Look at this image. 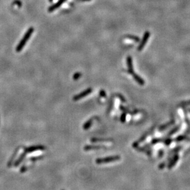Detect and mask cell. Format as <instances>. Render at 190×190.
Wrapping results in <instances>:
<instances>
[{"label":"cell","mask_w":190,"mask_h":190,"mask_svg":"<svg viewBox=\"0 0 190 190\" xmlns=\"http://www.w3.org/2000/svg\"><path fill=\"white\" fill-rule=\"evenodd\" d=\"M33 31H34V28H33V27H30L28 28L27 32L25 33V35H24V36L22 38V40H20L19 43L18 44V45H17V47H16V51L18 52V53L21 51L22 49H23V48L24 47L25 44L27 43L28 39L30 38V37H31V35H32V33H33Z\"/></svg>","instance_id":"1"},{"label":"cell","mask_w":190,"mask_h":190,"mask_svg":"<svg viewBox=\"0 0 190 190\" xmlns=\"http://www.w3.org/2000/svg\"><path fill=\"white\" fill-rule=\"evenodd\" d=\"M119 159H120V157L118 156H111V157H106V158L98 159L96 161V162L98 164H104V163L112 162H114V161H119Z\"/></svg>","instance_id":"2"},{"label":"cell","mask_w":190,"mask_h":190,"mask_svg":"<svg viewBox=\"0 0 190 190\" xmlns=\"http://www.w3.org/2000/svg\"><path fill=\"white\" fill-rule=\"evenodd\" d=\"M92 92V88H89L86 89V90L82 91V93H80V94H78L76 96H74L73 98V100L75 101H77L80 100L82 98H84V97L86 96L87 95H88L89 94H90Z\"/></svg>","instance_id":"3"},{"label":"cell","mask_w":190,"mask_h":190,"mask_svg":"<svg viewBox=\"0 0 190 190\" xmlns=\"http://www.w3.org/2000/svg\"><path fill=\"white\" fill-rule=\"evenodd\" d=\"M149 36H150V33H149V32H146L144 35V37H143V38H142V41H141V43H140V45L138 46V50H142V48L145 46V44L146 43L147 41H148V39L149 38Z\"/></svg>","instance_id":"4"},{"label":"cell","mask_w":190,"mask_h":190,"mask_svg":"<svg viewBox=\"0 0 190 190\" xmlns=\"http://www.w3.org/2000/svg\"><path fill=\"white\" fill-rule=\"evenodd\" d=\"M66 1H67V0H59L56 3L54 4L53 5H52L51 6H50L49 8H48V12H53V11H55L56 9H57V8H59V7L61 6L64 3H65Z\"/></svg>","instance_id":"5"},{"label":"cell","mask_w":190,"mask_h":190,"mask_svg":"<svg viewBox=\"0 0 190 190\" xmlns=\"http://www.w3.org/2000/svg\"><path fill=\"white\" fill-rule=\"evenodd\" d=\"M127 64L128 66V72L132 75L135 74L133 69V65H132V57L128 56L127 58Z\"/></svg>","instance_id":"6"},{"label":"cell","mask_w":190,"mask_h":190,"mask_svg":"<svg viewBox=\"0 0 190 190\" xmlns=\"http://www.w3.org/2000/svg\"><path fill=\"white\" fill-rule=\"evenodd\" d=\"M45 148L42 146H32L30 148H27L26 149L27 152H32L35 151H38V150H44Z\"/></svg>","instance_id":"7"},{"label":"cell","mask_w":190,"mask_h":190,"mask_svg":"<svg viewBox=\"0 0 190 190\" xmlns=\"http://www.w3.org/2000/svg\"><path fill=\"white\" fill-rule=\"evenodd\" d=\"M132 76H133V78H135V81H136V82H137L138 83H139L140 85H143L144 84V81L143 80H142V78H141V77H140V76H138V75H136L135 73L133 74V75H132Z\"/></svg>","instance_id":"8"},{"label":"cell","mask_w":190,"mask_h":190,"mask_svg":"<svg viewBox=\"0 0 190 190\" xmlns=\"http://www.w3.org/2000/svg\"><path fill=\"white\" fill-rule=\"evenodd\" d=\"M104 146H86L84 148V150L85 151H89V150H92V149H99L101 148H103Z\"/></svg>","instance_id":"9"},{"label":"cell","mask_w":190,"mask_h":190,"mask_svg":"<svg viewBox=\"0 0 190 190\" xmlns=\"http://www.w3.org/2000/svg\"><path fill=\"white\" fill-rule=\"evenodd\" d=\"M92 122H93V119H90L89 120H88L85 124L83 125V128L84 130H88L92 125Z\"/></svg>","instance_id":"10"},{"label":"cell","mask_w":190,"mask_h":190,"mask_svg":"<svg viewBox=\"0 0 190 190\" xmlns=\"http://www.w3.org/2000/svg\"><path fill=\"white\" fill-rule=\"evenodd\" d=\"M178 160V156H176L175 157H174V159H173V161H171V162H170V164H169V169H171V168L173 167L175 165V163L177 162Z\"/></svg>","instance_id":"11"},{"label":"cell","mask_w":190,"mask_h":190,"mask_svg":"<svg viewBox=\"0 0 190 190\" xmlns=\"http://www.w3.org/2000/svg\"><path fill=\"white\" fill-rule=\"evenodd\" d=\"M81 77H82V74L80 72H77L74 74V75H73V79H74V80H77L79 79Z\"/></svg>","instance_id":"12"},{"label":"cell","mask_w":190,"mask_h":190,"mask_svg":"<svg viewBox=\"0 0 190 190\" xmlns=\"http://www.w3.org/2000/svg\"><path fill=\"white\" fill-rule=\"evenodd\" d=\"M126 37H127V38H131V39H132V40H135L136 42H139V41H140V38H138L137 37H135V36L127 35Z\"/></svg>","instance_id":"13"},{"label":"cell","mask_w":190,"mask_h":190,"mask_svg":"<svg viewBox=\"0 0 190 190\" xmlns=\"http://www.w3.org/2000/svg\"><path fill=\"white\" fill-rule=\"evenodd\" d=\"M125 119H126V114L123 113L122 114L121 117H120V120H121L122 122H125Z\"/></svg>","instance_id":"14"},{"label":"cell","mask_w":190,"mask_h":190,"mask_svg":"<svg viewBox=\"0 0 190 190\" xmlns=\"http://www.w3.org/2000/svg\"><path fill=\"white\" fill-rule=\"evenodd\" d=\"M99 95H101V96L102 97H106V92H105V91H104V90H101L100 91H99Z\"/></svg>","instance_id":"15"},{"label":"cell","mask_w":190,"mask_h":190,"mask_svg":"<svg viewBox=\"0 0 190 190\" xmlns=\"http://www.w3.org/2000/svg\"><path fill=\"white\" fill-rule=\"evenodd\" d=\"M14 3H16V4H18V6L19 7L21 6V2H20V1H19V0H17V1H15Z\"/></svg>","instance_id":"16"},{"label":"cell","mask_w":190,"mask_h":190,"mask_svg":"<svg viewBox=\"0 0 190 190\" xmlns=\"http://www.w3.org/2000/svg\"><path fill=\"white\" fill-rule=\"evenodd\" d=\"M184 138H185V136H180V137H178V138L177 139V140L178 141H181V140H184Z\"/></svg>","instance_id":"17"},{"label":"cell","mask_w":190,"mask_h":190,"mask_svg":"<svg viewBox=\"0 0 190 190\" xmlns=\"http://www.w3.org/2000/svg\"><path fill=\"white\" fill-rule=\"evenodd\" d=\"M118 96H119V98H120V99H121V100L122 101H124V102L126 101L125 100V98H123V97L122 96H120V95H118Z\"/></svg>","instance_id":"18"},{"label":"cell","mask_w":190,"mask_h":190,"mask_svg":"<svg viewBox=\"0 0 190 190\" xmlns=\"http://www.w3.org/2000/svg\"><path fill=\"white\" fill-rule=\"evenodd\" d=\"M170 141H170V140H167V141H166V142H165V143H166V144H167V145H168V144H170Z\"/></svg>","instance_id":"19"},{"label":"cell","mask_w":190,"mask_h":190,"mask_svg":"<svg viewBox=\"0 0 190 190\" xmlns=\"http://www.w3.org/2000/svg\"><path fill=\"white\" fill-rule=\"evenodd\" d=\"M79 1H90V0H79Z\"/></svg>","instance_id":"20"}]
</instances>
